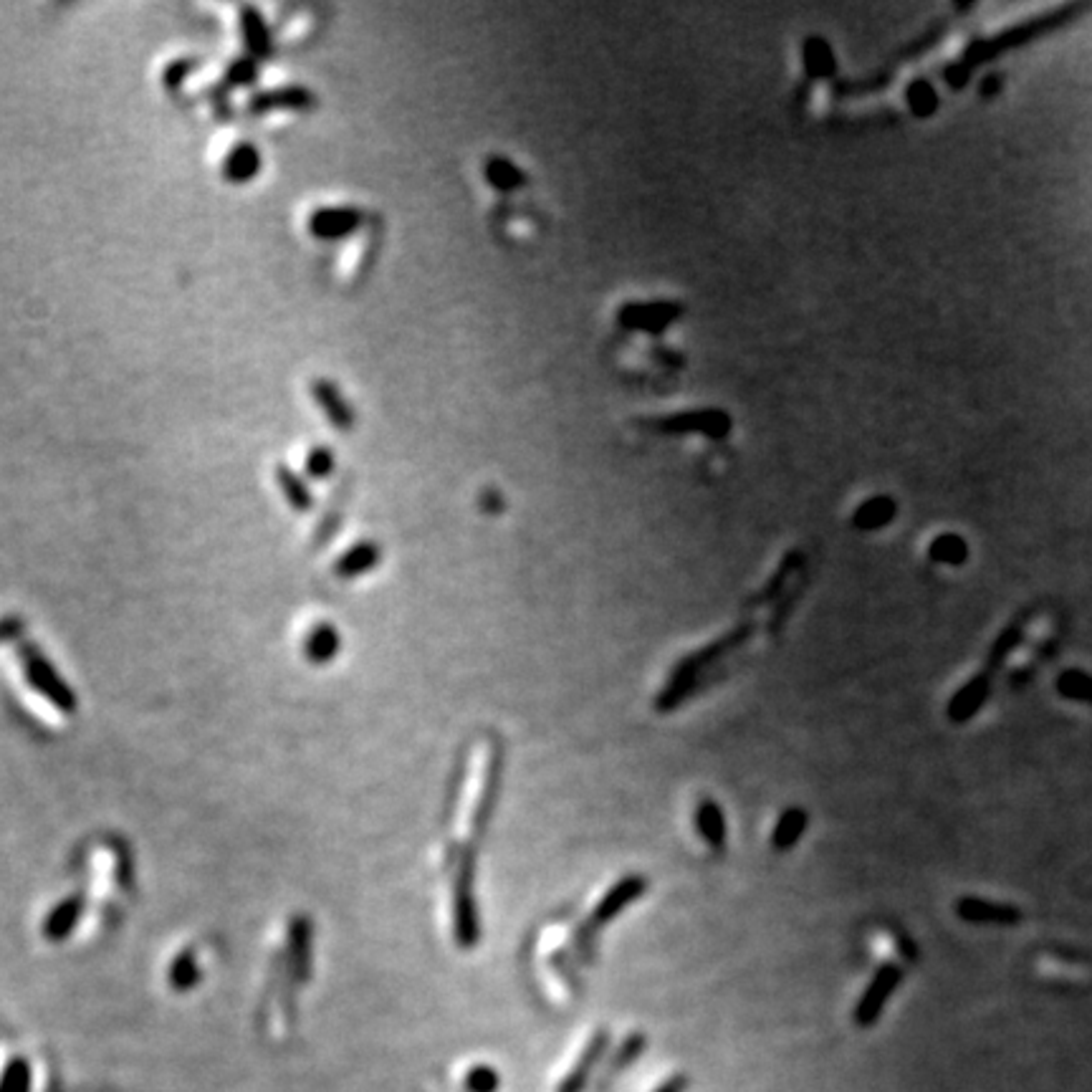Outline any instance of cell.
<instances>
[{"instance_id":"17","label":"cell","mask_w":1092,"mask_h":1092,"mask_svg":"<svg viewBox=\"0 0 1092 1092\" xmlns=\"http://www.w3.org/2000/svg\"><path fill=\"white\" fill-rule=\"evenodd\" d=\"M928 559L939 561V564L961 566L969 559V546L959 534H941L928 546Z\"/></svg>"},{"instance_id":"15","label":"cell","mask_w":1092,"mask_h":1092,"mask_svg":"<svg viewBox=\"0 0 1092 1092\" xmlns=\"http://www.w3.org/2000/svg\"><path fill=\"white\" fill-rule=\"evenodd\" d=\"M807 822L809 817L801 807L786 809V812L779 817V822H776L774 834H771V845H774V850L786 852L789 847H794L796 840L801 837V832H804V827H807Z\"/></svg>"},{"instance_id":"7","label":"cell","mask_w":1092,"mask_h":1092,"mask_svg":"<svg viewBox=\"0 0 1092 1092\" xmlns=\"http://www.w3.org/2000/svg\"><path fill=\"white\" fill-rule=\"evenodd\" d=\"M238 31H241L246 54L256 61H266L274 56L276 41L269 21L256 6H243L238 11Z\"/></svg>"},{"instance_id":"21","label":"cell","mask_w":1092,"mask_h":1092,"mask_svg":"<svg viewBox=\"0 0 1092 1092\" xmlns=\"http://www.w3.org/2000/svg\"><path fill=\"white\" fill-rule=\"evenodd\" d=\"M642 1047H645V1037H642L640 1032L637 1034H630V1037L622 1042V1047L617 1049L615 1057H612V1062H609L607 1067H604V1077H602V1087L607 1085V1082L615 1080L617 1075H620L622 1070H625L627 1065H632L637 1057H640Z\"/></svg>"},{"instance_id":"2","label":"cell","mask_w":1092,"mask_h":1092,"mask_svg":"<svg viewBox=\"0 0 1092 1092\" xmlns=\"http://www.w3.org/2000/svg\"><path fill=\"white\" fill-rule=\"evenodd\" d=\"M645 888H648V883H645L642 875H627V878L617 880V883L602 895V901L597 903V908H594L587 926L576 934V946H579V951H582V954H589V951H592L589 934H594V931H597L599 926H604V923L615 921L627 906H632L637 898H642Z\"/></svg>"},{"instance_id":"27","label":"cell","mask_w":1092,"mask_h":1092,"mask_svg":"<svg viewBox=\"0 0 1092 1092\" xmlns=\"http://www.w3.org/2000/svg\"><path fill=\"white\" fill-rule=\"evenodd\" d=\"M686 1085H688L686 1077L676 1075V1077H670V1080H665L655 1092H686Z\"/></svg>"},{"instance_id":"20","label":"cell","mask_w":1092,"mask_h":1092,"mask_svg":"<svg viewBox=\"0 0 1092 1092\" xmlns=\"http://www.w3.org/2000/svg\"><path fill=\"white\" fill-rule=\"evenodd\" d=\"M259 74H261V61L251 59L248 54H243V56H238V59H233L231 64H228L226 74H223V84H220V87H223V89L253 87V84L259 82Z\"/></svg>"},{"instance_id":"13","label":"cell","mask_w":1092,"mask_h":1092,"mask_svg":"<svg viewBox=\"0 0 1092 1092\" xmlns=\"http://www.w3.org/2000/svg\"><path fill=\"white\" fill-rule=\"evenodd\" d=\"M274 478H276V486H279L281 496L286 499V504L292 506L294 511H299V514H307V511H312L314 506V494L312 489H309V481L302 476L299 471H294L292 466H286V463H279L274 471Z\"/></svg>"},{"instance_id":"24","label":"cell","mask_w":1092,"mask_h":1092,"mask_svg":"<svg viewBox=\"0 0 1092 1092\" xmlns=\"http://www.w3.org/2000/svg\"><path fill=\"white\" fill-rule=\"evenodd\" d=\"M198 69H200V59H195V56H182V59H172L170 64L162 69L159 79H162V87H165L167 92H177V89L185 87L187 79L198 72Z\"/></svg>"},{"instance_id":"5","label":"cell","mask_w":1092,"mask_h":1092,"mask_svg":"<svg viewBox=\"0 0 1092 1092\" xmlns=\"http://www.w3.org/2000/svg\"><path fill=\"white\" fill-rule=\"evenodd\" d=\"M319 107V97L304 84H286V87L256 92L248 100V114H271V111H312Z\"/></svg>"},{"instance_id":"8","label":"cell","mask_w":1092,"mask_h":1092,"mask_svg":"<svg viewBox=\"0 0 1092 1092\" xmlns=\"http://www.w3.org/2000/svg\"><path fill=\"white\" fill-rule=\"evenodd\" d=\"M988 693H991V676H988V670H982L979 676L969 678V681L954 693V698H951L949 706H946V716H949V721H954V724H967V721H972L974 716L982 711L983 703H986Z\"/></svg>"},{"instance_id":"19","label":"cell","mask_w":1092,"mask_h":1092,"mask_svg":"<svg viewBox=\"0 0 1092 1092\" xmlns=\"http://www.w3.org/2000/svg\"><path fill=\"white\" fill-rule=\"evenodd\" d=\"M893 519H895V501L885 499V496H878V499L865 501V504L855 511L852 522H855L857 529H865L867 532V529L885 527V524L893 522Z\"/></svg>"},{"instance_id":"22","label":"cell","mask_w":1092,"mask_h":1092,"mask_svg":"<svg viewBox=\"0 0 1092 1092\" xmlns=\"http://www.w3.org/2000/svg\"><path fill=\"white\" fill-rule=\"evenodd\" d=\"M1057 693L1062 698H1070V701L1092 703V676H1087L1082 670H1065L1057 678Z\"/></svg>"},{"instance_id":"18","label":"cell","mask_w":1092,"mask_h":1092,"mask_svg":"<svg viewBox=\"0 0 1092 1092\" xmlns=\"http://www.w3.org/2000/svg\"><path fill=\"white\" fill-rule=\"evenodd\" d=\"M377 561H379L377 544L362 542V544H354L349 551H344V554L339 556V561H336V571L346 576H354V574H362V571H369Z\"/></svg>"},{"instance_id":"23","label":"cell","mask_w":1092,"mask_h":1092,"mask_svg":"<svg viewBox=\"0 0 1092 1092\" xmlns=\"http://www.w3.org/2000/svg\"><path fill=\"white\" fill-rule=\"evenodd\" d=\"M336 468V456L331 448H327V445H314L312 451L307 453V458H304V473H307V478H312V481H327V478L334 473Z\"/></svg>"},{"instance_id":"4","label":"cell","mask_w":1092,"mask_h":1092,"mask_svg":"<svg viewBox=\"0 0 1092 1092\" xmlns=\"http://www.w3.org/2000/svg\"><path fill=\"white\" fill-rule=\"evenodd\" d=\"M903 982V969L893 961L883 964V967L875 972L873 982L867 983L865 993L860 996L855 1006V1021L860 1026H870L878 1021V1016L883 1014L885 1004L893 996V991L898 988V983Z\"/></svg>"},{"instance_id":"14","label":"cell","mask_w":1092,"mask_h":1092,"mask_svg":"<svg viewBox=\"0 0 1092 1092\" xmlns=\"http://www.w3.org/2000/svg\"><path fill=\"white\" fill-rule=\"evenodd\" d=\"M696 827L698 834L703 837V842L711 847L714 852H724L726 847V819L721 807L714 799H701L696 812Z\"/></svg>"},{"instance_id":"9","label":"cell","mask_w":1092,"mask_h":1092,"mask_svg":"<svg viewBox=\"0 0 1092 1092\" xmlns=\"http://www.w3.org/2000/svg\"><path fill=\"white\" fill-rule=\"evenodd\" d=\"M956 913H959L961 921L977 923V926H1016L1021 921V911L1016 906H1006V903H993L983 901V898H961L956 903Z\"/></svg>"},{"instance_id":"1","label":"cell","mask_w":1092,"mask_h":1092,"mask_svg":"<svg viewBox=\"0 0 1092 1092\" xmlns=\"http://www.w3.org/2000/svg\"><path fill=\"white\" fill-rule=\"evenodd\" d=\"M1085 11H1090V6H1087V3H1082V6H1062L1059 11L1044 13V16L1032 18V21L1019 23V26L1009 28V31H1004V34H999V36H993V39L974 41V44L967 49V54L961 56L959 64H956V67H951V69H946V82H949L954 89H964V87H967V82H969V77H972L974 69L982 67V64H986V61H991L993 56L1006 54V51H1011V49H1019V46H1024V44H1029V41L1039 39V36L1049 34V31H1054V28L1075 21V18L1080 16V13H1085Z\"/></svg>"},{"instance_id":"28","label":"cell","mask_w":1092,"mask_h":1092,"mask_svg":"<svg viewBox=\"0 0 1092 1092\" xmlns=\"http://www.w3.org/2000/svg\"><path fill=\"white\" fill-rule=\"evenodd\" d=\"M1001 89V79L999 77H986L982 84V97H988V94H996Z\"/></svg>"},{"instance_id":"10","label":"cell","mask_w":1092,"mask_h":1092,"mask_svg":"<svg viewBox=\"0 0 1092 1092\" xmlns=\"http://www.w3.org/2000/svg\"><path fill=\"white\" fill-rule=\"evenodd\" d=\"M261 170H264V157L253 142L233 144L220 165V175L231 185H248L261 175Z\"/></svg>"},{"instance_id":"11","label":"cell","mask_w":1092,"mask_h":1092,"mask_svg":"<svg viewBox=\"0 0 1092 1092\" xmlns=\"http://www.w3.org/2000/svg\"><path fill=\"white\" fill-rule=\"evenodd\" d=\"M471 878V860H468L456 883V903H453V908H456V936L461 946H473L478 941V913L476 901H473Z\"/></svg>"},{"instance_id":"12","label":"cell","mask_w":1092,"mask_h":1092,"mask_svg":"<svg viewBox=\"0 0 1092 1092\" xmlns=\"http://www.w3.org/2000/svg\"><path fill=\"white\" fill-rule=\"evenodd\" d=\"M607 1044H609V1034L604 1032V1029H599V1032L594 1034L592 1039H589V1044L584 1047V1052L579 1054V1059L574 1062V1067L569 1070V1075L561 1080L559 1090H556V1092H582L584 1087H587L589 1075H592V1070L597 1067L599 1057H602V1052L607 1049Z\"/></svg>"},{"instance_id":"29","label":"cell","mask_w":1092,"mask_h":1092,"mask_svg":"<svg viewBox=\"0 0 1092 1092\" xmlns=\"http://www.w3.org/2000/svg\"><path fill=\"white\" fill-rule=\"evenodd\" d=\"M1057 956L1067 961H1085V964H1092V956L1082 954V951H1057Z\"/></svg>"},{"instance_id":"26","label":"cell","mask_w":1092,"mask_h":1092,"mask_svg":"<svg viewBox=\"0 0 1092 1092\" xmlns=\"http://www.w3.org/2000/svg\"><path fill=\"white\" fill-rule=\"evenodd\" d=\"M466 1085L471 1092H496V1087H499V1075H496L494 1067L478 1065L468 1072Z\"/></svg>"},{"instance_id":"6","label":"cell","mask_w":1092,"mask_h":1092,"mask_svg":"<svg viewBox=\"0 0 1092 1092\" xmlns=\"http://www.w3.org/2000/svg\"><path fill=\"white\" fill-rule=\"evenodd\" d=\"M309 390H312V397L314 402H317L319 410H322V415L329 420V425L336 430V433H351V430H354L357 417H354V410H351L349 400H346V395L341 392V387L334 382V379L314 377Z\"/></svg>"},{"instance_id":"3","label":"cell","mask_w":1092,"mask_h":1092,"mask_svg":"<svg viewBox=\"0 0 1092 1092\" xmlns=\"http://www.w3.org/2000/svg\"><path fill=\"white\" fill-rule=\"evenodd\" d=\"M364 223V210L357 205H322L312 210L307 220L309 236L317 241L334 243L354 236Z\"/></svg>"},{"instance_id":"25","label":"cell","mask_w":1092,"mask_h":1092,"mask_svg":"<svg viewBox=\"0 0 1092 1092\" xmlns=\"http://www.w3.org/2000/svg\"><path fill=\"white\" fill-rule=\"evenodd\" d=\"M908 100H911L913 111H916L918 116H926L931 114V111H936V94L926 82L913 84V87L908 89Z\"/></svg>"},{"instance_id":"16","label":"cell","mask_w":1092,"mask_h":1092,"mask_svg":"<svg viewBox=\"0 0 1092 1092\" xmlns=\"http://www.w3.org/2000/svg\"><path fill=\"white\" fill-rule=\"evenodd\" d=\"M1024 640V617H1019V620L1009 622V625L1004 627V630L999 632V637L993 640L991 650H988L986 655V670L991 673V670L1001 668L1004 665V660L1009 658L1011 653H1014L1016 648H1019V642Z\"/></svg>"}]
</instances>
